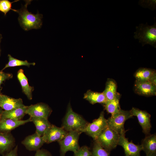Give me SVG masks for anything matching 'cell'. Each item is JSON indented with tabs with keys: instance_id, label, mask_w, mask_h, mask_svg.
<instances>
[{
	"instance_id": "obj_1",
	"label": "cell",
	"mask_w": 156,
	"mask_h": 156,
	"mask_svg": "<svg viewBox=\"0 0 156 156\" xmlns=\"http://www.w3.org/2000/svg\"><path fill=\"white\" fill-rule=\"evenodd\" d=\"M32 0H25V3L19 10H17L19 14L18 20L21 27L25 30L28 31L32 29H38L42 25V20L43 15L38 12L34 14L27 9L28 5Z\"/></svg>"
},
{
	"instance_id": "obj_25",
	"label": "cell",
	"mask_w": 156,
	"mask_h": 156,
	"mask_svg": "<svg viewBox=\"0 0 156 156\" xmlns=\"http://www.w3.org/2000/svg\"><path fill=\"white\" fill-rule=\"evenodd\" d=\"M8 62L1 70V71L10 67L24 66L29 67L30 65L34 66L36 64V63L34 62H29L27 60L23 61L14 58L9 54L8 55Z\"/></svg>"
},
{
	"instance_id": "obj_19",
	"label": "cell",
	"mask_w": 156,
	"mask_h": 156,
	"mask_svg": "<svg viewBox=\"0 0 156 156\" xmlns=\"http://www.w3.org/2000/svg\"><path fill=\"white\" fill-rule=\"evenodd\" d=\"M146 155L156 152V134H149L142 140L141 144Z\"/></svg>"
},
{
	"instance_id": "obj_5",
	"label": "cell",
	"mask_w": 156,
	"mask_h": 156,
	"mask_svg": "<svg viewBox=\"0 0 156 156\" xmlns=\"http://www.w3.org/2000/svg\"><path fill=\"white\" fill-rule=\"evenodd\" d=\"M119 134L107 127L94 141L109 153L118 145Z\"/></svg>"
},
{
	"instance_id": "obj_4",
	"label": "cell",
	"mask_w": 156,
	"mask_h": 156,
	"mask_svg": "<svg viewBox=\"0 0 156 156\" xmlns=\"http://www.w3.org/2000/svg\"><path fill=\"white\" fill-rule=\"evenodd\" d=\"M81 133L79 131H69L62 140L58 142L60 148V156H65L68 151L74 153L79 150V139Z\"/></svg>"
},
{
	"instance_id": "obj_18",
	"label": "cell",
	"mask_w": 156,
	"mask_h": 156,
	"mask_svg": "<svg viewBox=\"0 0 156 156\" xmlns=\"http://www.w3.org/2000/svg\"><path fill=\"white\" fill-rule=\"evenodd\" d=\"M27 106L13 109L8 111H3L1 119H11L16 120H21L25 114Z\"/></svg>"
},
{
	"instance_id": "obj_33",
	"label": "cell",
	"mask_w": 156,
	"mask_h": 156,
	"mask_svg": "<svg viewBox=\"0 0 156 156\" xmlns=\"http://www.w3.org/2000/svg\"><path fill=\"white\" fill-rule=\"evenodd\" d=\"M3 110L1 107H0V122L1 119V115L2 113Z\"/></svg>"
},
{
	"instance_id": "obj_20",
	"label": "cell",
	"mask_w": 156,
	"mask_h": 156,
	"mask_svg": "<svg viewBox=\"0 0 156 156\" xmlns=\"http://www.w3.org/2000/svg\"><path fill=\"white\" fill-rule=\"evenodd\" d=\"M31 122L36 128L35 133L40 136H43L51 124L48 118L36 117H30Z\"/></svg>"
},
{
	"instance_id": "obj_16",
	"label": "cell",
	"mask_w": 156,
	"mask_h": 156,
	"mask_svg": "<svg viewBox=\"0 0 156 156\" xmlns=\"http://www.w3.org/2000/svg\"><path fill=\"white\" fill-rule=\"evenodd\" d=\"M31 122V118L25 120H16L11 119H1L0 122V132L7 133L19 126Z\"/></svg>"
},
{
	"instance_id": "obj_21",
	"label": "cell",
	"mask_w": 156,
	"mask_h": 156,
	"mask_svg": "<svg viewBox=\"0 0 156 156\" xmlns=\"http://www.w3.org/2000/svg\"><path fill=\"white\" fill-rule=\"evenodd\" d=\"M83 98L92 104L96 103L104 104L107 101L103 92H99L90 90H88L84 94Z\"/></svg>"
},
{
	"instance_id": "obj_8",
	"label": "cell",
	"mask_w": 156,
	"mask_h": 156,
	"mask_svg": "<svg viewBox=\"0 0 156 156\" xmlns=\"http://www.w3.org/2000/svg\"><path fill=\"white\" fill-rule=\"evenodd\" d=\"M126 132L119 134L118 145L120 146L124 149L125 156H141L140 152L142 150L141 145L134 144L129 142L125 136Z\"/></svg>"
},
{
	"instance_id": "obj_32",
	"label": "cell",
	"mask_w": 156,
	"mask_h": 156,
	"mask_svg": "<svg viewBox=\"0 0 156 156\" xmlns=\"http://www.w3.org/2000/svg\"><path fill=\"white\" fill-rule=\"evenodd\" d=\"M18 146L16 145L10 152L3 156H18Z\"/></svg>"
},
{
	"instance_id": "obj_31",
	"label": "cell",
	"mask_w": 156,
	"mask_h": 156,
	"mask_svg": "<svg viewBox=\"0 0 156 156\" xmlns=\"http://www.w3.org/2000/svg\"><path fill=\"white\" fill-rule=\"evenodd\" d=\"M35 156H52L51 153L45 149H39L36 151Z\"/></svg>"
},
{
	"instance_id": "obj_2",
	"label": "cell",
	"mask_w": 156,
	"mask_h": 156,
	"mask_svg": "<svg viewBox=\"0 0 156 156\" xmlns=\"http://www.w3.org/2000/svg\"><path fill=\"white\" fill-rule=\"evenodd\" d=\"M89 123L80 115L74 112L69 103L61 127L68 132L79 131L82 133Z\"/></svg>"
},
{
	"instance_id": "obj_34",
	"label": "cell",
	"mask_w": 156,
	"mask_h": 156,
	"mask_svg": "<svg viewBox=\"0 0 156 156\" xmlns=\"http://www.w3.org/2000/svg\"><path fill=\"white\" fill-rule=\"evenodd\" d=\"M146 156H156V152L146 155Z\"/></svg>"
},
{
	"instance_id": "obj_27",
	"label": "cell",
	"mask_w": 156,
	"mask_h": 156,
	"mask_svg": "<svg viewBox=\"0 0 156 156\" xmlns=\"http://www.w3.org/2000/svg\"><path fill=\"white\" fill-rule=\"evenodd\" d=\"M18 1L19 0H16L11 2L8 0H0V11L3 13L5 16L10 10L17 12V10L12 8V4Z\"/></svg>"
},
{
	"instance_id": "obj_22",
	"label": "cell",
	"mask_w": 156,
	"mask_h": 156,
	"mask_svg": "<svg viewBox=\"0 0 156 156\" xmlns=\"http://www.w3.org/2000/svg\"><path fill=\"white\" fill-rule=\"evenodd\" d=\"M156 74V71L154 69L141 68L136 71L134 76L136 79L135 81H149L151 78Z\"/></svg>"
},
{
	"instance_id": "obj_28",
	"label": "cell",
	"mask_w": 156,
	"mask_h": 156,
	"mask_svg": "<svg viewBox=\"0 0 156 156\" xmlns=\"http://www.w3.org/2000/svg\"><path fill=\"white\" fill-rule=\"evenodd\" d=\"M74 156H92L91 151L88 147L84 146L74 153Z\"/></svg>"
},
{
	"instance_id": "obj_7",
	"label": "cell",
	"mask_w": 156,
	"mask_h": 156,
	"mask_svg": "<svg viewBox=\"0 0 156 156\" xmlns=\"http://www.w3.org/2000/svg\"><path fill=\"white\" fill-rule=\"evenodd\" d=\"M107 127V120L105 117L104 112L102 111L99 118L92 123H89L82 133L91 137L94 141Z\"/></svg>"
},
{
	"instance_id": "obj_9",
	"label": "cell",
	"mask_w": 156,
	"mask_h": 156,
	"mask_svg": "<svg viewBox=\"0 0 156 156\" xmlns=\"http://www.w3.org/2000/svg\"><path fill=\"white\" fill-rule=\"evenodd\" d=\"M130 111L133 116L137 117L143 133L146 135L150 134L151 128V115L146 111L134 107H133Z\"/></svg>"
},
{
	"instance_id": "obj_10",
	"label": "cell",
	"mask_w": 156,
	"mask_h": 156,
	"mask_svg": "<svg viewBox=\"0 0 156 156\" xmlns=\"http://www.w3.org/2000/svg\"><path fill=\"white\" fill-rule=\"evenodd\" d=\"M52 112V110L48 105L40 103L27 106L26 114L30 117L48 118Z\"/></svg>"
},
{
	"instance_id": "obj_26",
	"label": "cell",
	"mask_w": 156,
	"mask_h": 156,
	"mask_svg": "<svg viewBox=\"0 0 156 156\" xmlns=\"http://www.w3.org/2000/svg\"><path fill=\"white\" fill-rule=\"evenodd\" d=\"M91 151L92 156H110L109 153L94 141Z\"/></svg>"
},
{
	"instance_id": "obj_15",
	"label": "cell",
	"mask_w": 156,
	"mask_h": 156,
	"mask_svg": "<svg viewBox=\"0 0 156 156\" xmlns=\"http://www.w3.org/2000/svg\"><path fill=\"white\" fill-rule=\"evenodd\" d=\"M25 106L21 99H15L0 93V107L4 110H10Z\"/></svg>"
},
{
	"instance_id": "obj_11",
	"label": "cell",
	"mask_w": 156,
	"mask_h": 156,
	"mask_svg": "<svg viewBox=\"0 0 156 156\" xmlns=\"http://www.w3.org/2000/svg\"><path fill=\"white\" fill-rule=\"evenodd\" d=\"M68 132L62 127H59L51 124L43 136L45 143H49L62 140Z\"/></svg>"
},
{
	"instance_id": "obj_24",
	"label": "cell",
	"mask_w": 156,
	"mask_h": 156,
	"mask_svg": "<svg viewBox=\"0 0 156 156\" xmlns=\"http://www.w3.org/2000/svg\"><path fill=\"white\" fill-rule=\"evenodd\" d=\"M120 94L118 93L116 97L113 99L107 101L104 104L105 109L112 116L118 112L121 109L119 101L120 98Z\"/></svg>"
},
{
	"instance_id": "obj_23",
	"label": "cell",
	"mask_w": 156,
	"mask_h": 156,
	"mask_svg": "<svg viewBox=\"0 0 156 156\" xmlns=\"http://www.w3.org/2000/svg\"><path fill=\"white\" fill-rule=\"evenodd\" d=\"M117 84L115 80L108 79L106 82L105 88L103 92L107 101L114 99L118 93L117 92Z\"/></svg>"
},
{
	"instance_id": "obj_6",
	"label": "cell",
	"mask_w": 156,
	"mask_h": 156,
	"mask_svg": "<svg viewBox=\"0 0 156 156\" xmlns=\"http://www.w3.org/2000/svg\"><path fill=\"white\" fill-rule=\"evenodd\" d=\"M133 117L130 110L121 109L118 112L107 119L108 127L119 134L126 132L124 123L126 120Z\"/></svg>"
},
{
	"instance_id": "obj_17",
	"label": "cell",
	"mask_w": 156,
	"mask_h": 156,
	"mask_svg": "<svg viewBox=\"0 0 156 156\" xmlns=\"http://www.w3.org/2000/svg\"><path fill=\"white\" fill-rule=\"evenodd\" d=\"M17 76L21 86L22 92L29 100H31L32 98V92L34 88L29 85L28 79L24 74L23 69H20L18 71Z\"/></svg>"
},
{
	"instance_id": "obj_13",
	"label": "cell",
	"mask_w": 156,
	"mask_h": 156,
	"mask_svg": "<svg viewBox=\"0 0 156 156\" xmlns=\"http://www.w3.org/2000/svg\"><path fill=\"white\" fill-rule=\"evenodd\" d=\"M45 143L43 136L35 133L26 137L21 142L26 148L29 151H37Z\"/></svg>"
},
{
	"instance_id": "obj_29",
	"label": "cell",
	"mask_w": 156,
	"mask_h": 156,
	"mask_svg": "<svg viewBox=\"0 0 156 156\" xmlns=\"http://www.w3.org/2000/svg\"><path fill=\"white\" fill-rule=\"evenodd\" d=\"M138 4L144 8H148L153 10L156 9V0H140Z\"/></svg>"
},
{
	"instance_id": "obj_3",
	"label": "cell",
	"mask_w": 156,
	"mask_h": 156,
	"mask_svg": "<svg viewBox=\"0 0 156 156\" xmlns=\"http://www.w3.org/2000/svg\"><path fill=\"white\" fill-rule=\"evenodd\" d=\"M154 19L155 23L153 25H150L147 22L145 24H140L138 26H136L134 38L138 39L143 47L148 44L156 48V22L155 17Z\"/></svg>"
},
{
	"instance_id": "obj_30",
	"label": "cell",
	"mask_w": 156,
	"mask_h": 156,
	"mask_svg": "<svg viewBox=\"0 0 156 156\" xmlns=\"http://www.w3.org/2000/svg\"><path fill=\"white\" fill-rule=\"evenodd\" d=\"M13 75L12 74L5 73L3 71H0V93L1 86L3 82L6 80H9L12 78Z\"/></svg>"
},
{
	"instance_id": "obj_14",
	"label": "cell",
	"mask_w": 156,
	"mask_h": 156,
	"mask_svg": "<svg viewBox=\"0 0 156 156\" xmlns=\"http://www.w3.org/2000/svg\"><path fill=\"white\" fill-rule=\"evenodd\" d=\"M15 145V138L11 133L0 132V154L3 155L13 149Z\"/></svg>"
},
{
	"instance_id": "obj_12",
	"label": "cell",
	"mask_w": 156,
	"mask_h": 156,
	"mask_svg": "<svg viewBox=\"0 0 156 156\" xmlns=\"http://www.w3.org/2000/svg\"><path fill=\"white\" fill-rule=\"evenodd\" d=\"M134 90L137 94L145 96H151L156 94V86L148 81H135Z\"/></svg>"
},
{
	"instance_id": "obj_35",
	"label": "cell",
	"mask_w": 156,
	"mask_h": 156,
	"mask_svg": "<svg viewBox=\"0 0 156 156\" xmlns=\"http://www.w3.org/2000/svg\"><path fill=\"white\" fill-rule=\"evenodd\" d=\"M2 35L1 34H0V43L1 42V40L2 39ZM1 49H0V55H1Z\"/></svg>"
}]
</instances>
